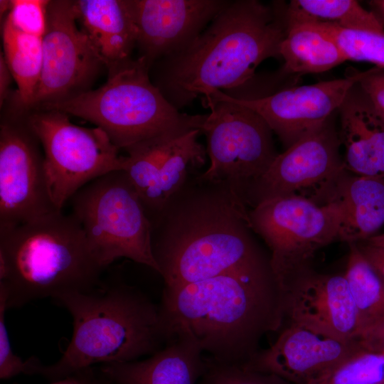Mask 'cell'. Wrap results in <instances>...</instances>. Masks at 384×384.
Here are the masks:
<instances>
[{"label":"cell","instance_id":"1","mask_svg":"<svg viewBox=\"0 0 384 384\" xmlns=\"http://www.w3.org/2000/svg\"><path fill=\"white\" fill-rule=\"evenodd\" d=\"M196 171L150 222L164 288L240 270L271 267L253 236L248 206L229 182Z\"/></svg>","mask_w":384,"mask_h":384},{"label":"cell","instance_id":"2","mask_svg":"<svg viewBox=\"0 0 384 384\" xmlns=\"http://www.w3.org/2000/svg\"><path fill=\"white\" fill-rule=\"evenodd\" d=\"M168 338L183 334L217 361L242 365L284 315L271 267L240 270L176 288L159 304Z\"/></svg>","mask_w":384,"mask_h":384},{"label":"cell","instance_id":"3","mask_svg":"<svg viewBox=\"0 0 384 384\" xmlns=\"http://www.w3.org/2000/svg\"><path fill=\"white\" fill-rule=\"evenodd\" d=\"M284 13L256 0L230 1L188 46L152 65L153 83L178 110L243 85L262 61L281 58Z\"/></svg>","mask_w":384,"mask_h":384},{"label":"cell","instance_id":"4","mask_svg":"<svg viewBox=\"0 0 384 384\" xmlns=\"http://www.w3.org/2000/svg\"><path fill=\"white\" fill-rule=\"evenodd\" d=\"M73 317L71 340L55 363L36 374L53 381L95 364L125 363L151 356L168 341L159 305L139 289L119 284L63 294L55 299Z\"/></svg>","mask_w":384,"mask_h":384},{"label":"cell","instance_id":"5","mask_svg":"<svg viewBox=\"0 0 384 384\" xmlns=\"http://www.w3.org/2000/svg\"><path fill=\"white\" fill-rule=\"evenodd\" d=\"M103 270L71 213L55 211L0 230V287L8 309L92 289Z\"/></svg>","mask_w":384,"mask_h":384},{"label":"cell","instance_id":"6","mask_svg":"<svg viewBox=\"0 0 384 384\" xmlns=\"http://www.w3.org/2000/svg\"><path fill=\"white\" fill-rule=\"evenodd\" d=\"M107 68V80L97 89L38 110H55L89 121L120 150L164 134L201 130L206 114L190 115L174 107L151 80L150 67L143 58Z\"/></svg>","mask_w":384,"mask_h":384},{"label":"cell","instance_id":"7","mask_svg":"<svg viewBox=\"0 0 384 384\" xmlns=\"http://www.w3.org/2000/svg\"><path fill=\"white\" fill-rule=\"evenodd\" d=\"M70 201L71 214L103 269L125 257L159 273L152 252L151 222L124 171L93 180Z\"/></svg>","mask_w":384,"mask_h":384},{"label":"cell","instance_id":"8","mask_svg":"<svg viewBox=\"0 0 384 384\" xmlns=\"http://www.w3.org/2000/svg\"><path fill=\"white\" fill-rule=\"evenodd\" d=\"M252 230L268 246L270 265L282 293L312 268L320 249L338 241L343 220L341 204L318 205L299 197L266 200L250 208Z\"/></svg>","mask_w":384,"mask_h":384},{"label":"cell","instance_id":"9","mask_svg":"<svg viewBox=\"0 0 384 384\" xmlns=\"http://www.w3.org/2000/svg\"><path fill=\"white\" fill-rule=\"evenodd\" d=\"M26 118L43 149L48 187L57 210L93 180L124 171L127 156L102 129L74 124L68 114L55 110H31Z\"/></svg>","mask_w":384,"mask_h":384},{"label":"cell","instance_id":"10","mask_svg":"<svg viewBox=\"0 0 384 384\" xmlns=\"http://www.w3.org/2000/svg\"><path fill=\"white\" fill-rule=\"evenodd\" d=\"M334 114L280 153L244 193L253 208L269 199L299 197L318 205L336 202L337 183L346 170Z\"/></svg>","mask_w":384,"mask_h":384},{"label":"cell","instance_id":"11","mask_svg":"<svg viewBox=\"0 0 384 384\" xmlns=\"http://www.w3.org/2000/svg\"><path fill=\"white\" fill-rule=\"evenodd\" d=\"M207 108L210 112L201 132L206 137L210 166L201 176L229 182L244 198L247 186L268 170L279 154L273 132L259 114L243 106L218 100Z\"/></svg>","mask_w":384,"mask_h":384},{"label":"cell","instance_id":"12","mask_svg":"<svg viewBox=\"0 0 384 384\" xmlns=\"http://www.w3.org/2000/svg\"><path fill=\"white\" fill-rule=\"evenodd\" d=\"M103 67L106 65L78 26L74 1H48L42 70L28 111L90 90Z\"/></svg>","mask_w":384,"mask_h":384},{"label":"cell","instance_id":"13","mask_svg":"<svg viewBox=\"0 0 384 384\" xmlns=\"http://www.w3.org/2000/svg\"><path fill=\"white\" fill-rule=\"evenodd\" d=\"M25 114L8 113L0 126V230L55 211L44 155Z\"/></svg>","mask_w":384,"mask_h":384},{"label":"cell","instance_id":"14","mask_svg":"<svg viewBox=\"0 0 384 384\" xmlns=\"http://www.w3.org/2000/svg\"><path fill=\"white\" fill-rule=\"evenodd\" d=\"M362 75L357 70L343 78L313 85L294 86L260 97H236L214 90L203 103L226 100L259 114L287 149L302 137L325 123L339 107Z\"/></svg>","mask_w":384,"mask_h":384},{"label":"cell","instance_id":"15","mask_svg":"<svg viewBox=\"0 0 384 384\" xmlns=\"http://www.w3.org/2000/svg\"><path fill=\"white\" fill-rule=\"evenodd\" d=\"M358 339L343 340L307 326L289 322L268 348L240 365L273 373L292 384H314L348 357Z\"/></svg>","mask_w":384,"mask_h":384},{"label":"cell","instance_id":"16","mask_svg":"<svg viewBox=\"0 0 384 384\" xmlns=\"http://www.w3.org/2000/svg\"><path fill=\"white\" fill-rule=\"evenodd\" d=\"M226 0H131L139 56L151 67L188 46Z\"/></svg>","mask_w":384,"mask_h":384},{"label":"cell","instance_id":"17","mask_svg":"<svg viewBox=\"0 0 384 384\" xmlns=\"http://www.w3.org/2000/svg\"><path fill=\"white\" fill-rule=\"evenodd\" d=\"M282 299L289 322L343 340L358 338V312L344 273H319L311 268L291 282Z\"/></svg>","mask_w":384,"mask_h":384},{"label":"cell","instance_id":"18","mask_svg":"<svg viewBox=\"0 0 384 384\" xmlns=\"http://www.w3.org/2000/svg\"><path fill=\"white\" fill-rule=\"evenodd\" d=\"M200 129L166 137L145 148L134 164L142 203L151 221L191 174L205 164L206 148L198 141Z\"/></svg>","mask_w":384,"mask_h":384},{"label":"cell","instance_id":"19","mask_svg":"<svg viewBox=\"0 0 384 384\" xmlns=\"http://www.w3.org/2000/svg\"><path fill=\"white\" fill-rule=\"evenodd\" d=\"M338 112L346 169L358 176L384 178V117L358 82Z\"/></svg>","mask_w":384,"mask_h":384},{"label":"cell","instance_id":"20","mask_svg":"<svg viewBox=\"0 0 384 384\" xmlns=\"http://www.w3.org/2000/svg\"><path fill=\"white\" fill-rule=\"evenodd\" d=\"M203 353L192 338L178 334L147 358L101 365L100 372L115 384H196L206 369Z\"/></svg>","mask_w":384,"mask_h":384},{"label":"cell","instance_id":"21","mask_svg":"<svg viewBox=\"0 0 384 384\" xmlns=\"http://www.w3.org/2000/svg\"><path fill=\"white\" fill-rule=\"evenodd\" d=\"M78 23L106 68L130 58L137 35L131 0L74 1Z\"/></svg>","mask_w":384,"mask_h":384},{"label":"cell","instance_id":"22","mask_svg":"<svg viewBox=\"0 0 384 384\" xmlns=\"http://www.w3.org/2000/svg\"><path fill=\"white\" fill-rule=\"evenodd\" d=\"M343 210L338 241L356 242L384 226V178L355 175L346 169L337 183L336 202Z\"/></svg>","mask_w":384,"mask_h":384},{"label":"cell","instance_id":"23","mask_svg":"<svg viewBox=\"0 0 384 384\" xmlns=\"http://www.w3.org/2000/svg\"><path fill=\"white\" fill-rule=\"evenodd\" d=\"M286 26L279 53L283 74L303 75L326 72L346 61L333 38L311 23Z\"/></svg>","mask_w":384,"mask_h":384},{"label":"cell","instance_id":"24","mask_svg":"<svg viewBox=\"0 0 384 384\" xmlns=\"http://www.w3.org/2000/svg\"><path fill=\"white\" fill-rule=\"evenodd\" d=\"M3 55L18 88L14 110L26 113L34 97L43 64V37L23 33L6 17L2 26Z\"/></svg>","mask_w":384,"mask_h":384},{"label":"cell","instance_id":"25","mask_svg":"<svg viewBox=\"0 0 384 384\" xmlns=\"http://www.w3.org/2000/svg\"><path fill=\"white\" fill-rule=\"evenodd\" d=\"M285 25L328 24L348 30L384 31L375 15L355 0H292L284 9Z\"/></svg>","mask_w":384,"mask_h":384},{"label":"cell","instance_id":"26","mask_svg":"<svg viewBox=\"0 0 384 384\" xmlns=\"http://www.w3.org/2000/svg\"><path fill=\"white\" fill-rule=\"evenodd\" d=\"M348 245L344 275L358 312L361 334L384 317V281L354 243Z\"/></svg>","mask_w":384,"mask_h":384},{"label":"cell","instance_id":"27","mask_svg":"<svg viewBox=\"0 0 384 384\" xmlns=\"http://www.w3.org/2000/svg\"><path fill=\"white\" fill-rule=\"evenodd\" d=\"M382 383H384V348H368L359 341L353 353L314 384Z\"/></svg>","mask_w":384,"mask_h":384},{"label":"cell","instance_id":"28","mask_svg":"<svg viewBox=\"0 0 384 384\" xmlns=\"http://www.w3.org/2000/svg\"><path fill=\"white\" fill-rule=\"evenodd\" d=\"M315 25L333 38L346 60L368 62L384 69V31L348 30L328 24Z\"/></svg>","mask_w":384,"mask_h":384},{"label":"cell","instance_id":"29","mask_svg":"<svg viewBox=\"0 0 384 384\" xmlns=\"http://www.w3.org/2000/svg\"><path fill=\"white\" fill-rule=\"evenodd\" d=\"M204 359L206 369L201 384H292L273 373L221 363L210 356Z\"/></svg>","mask_w":384,"mask_h":384},{"label":"cell","instance_id":"30","mask_svg":"<svg viewBox=\"0 0 384 384\" xmlns=\"http://www.w3.org/2000/svg\"><path fill=\"white\" fill-rule=\"evenodd\" d=\"M8 309L6 294L0 287V378L9 379L21 373L34 375L40 361L31 358L23 361L13 351L5 323V313Z\"/></svg>","mask_w":384,"mask_h":384},{"label":"cell","instance_id":"31","mask_svg":"<svg viewBox=\"0 0 384 384\" xmlns=\"http://www.w3.org/2000/svg\"><path fill=\"white\" fill-rule=\"evenodd\" d=\"M48 0H11L6 17L19 31L43 37L46 26Z\"/></svg>","mask_w":384,"mask_h":384},{"label":"cell","instance_id":"32","mask_svg":"<svg viewBox=\"0 0 384 384\" xmlns=\"http://www.w3.org/2000/svg\"><path fill=\"white\" fill-rule=\"evenodd\" d=\"M358 84L384 117V69L373 67L363 71Z\"/></svg>","mask_w":384,"mask_h":384},{"label":"cell","instance_id":"33","mask_svg":"<svg viewBox=\"0 0 384 384\" xmlns=\"http://www.w3.org/2000/svg\"><path fill=\"white\" fill-rule=\"evenodd\" d=\"M353 243L384 281V233H379Z\"/></svg>","mask_w":384,"mask_h":384},{"label":"cell","instance_id":"34","mask_svg":"<svg viewBox=\"0 0 384 384\" xmlns=\"http://www.w3.org/2000/svg\"><path fill=\"white\" fill-rule=\"evenodd\" d=\"M358 339L364 346L384 348V317L365 329Z\"/></svg>","mask_w":384,"mask_h":384},{"label":"cell","instance_id":"35","mask_svg":"<svg viewBox=\"0 0 384 384\" xmlns=\"http://www.w3.org/2000/svg\"><path fill=\"white\" fill-rule=\"evenodd\" d=\"M12 75L6 63L2 52L0 55V105H4L10 95L9 86L11 82Z\"/></svg>","mask_w":384,"mask_h":384},{"label":"cell","instance_id":"36","mask_svg":"<svg viewBox=\"0 0 384 384\" xmlns=\"http://www.w3.org/2000/svg\"><path fill=\"white\" fill-rule=\"evenodd\" d=\"M92 368H89L50 384H90Z\"/></svg>","mask_w":384,"mask_h":384},{"label":"cell","instance_id":"37","mask_svg":"<svg viewBox=\"0 0 384 384\" xmlns=\"http://www.w3.org/2000/svg\"><path fill=\"white\" fill-rule=\"evenodd\" d=\"M370 11L375 15L384 28V0L368 1Z\"/></svg>","mask_w":384,"mask_h":384},{"label":"cell","instance_id":"38","mask_svg":"<svg viewBox=\"0 0 384 384\" xmlns=\"http://www.w3.org/2000/svg\"><path fill=\"white\" fill-rule=\"evenodd\" d=\"M90 384H115L100 373V375H97L92 370Z\"/></svg>","mask_w":384,"mask_h":384},{"label":"cell","instance_id":"39","mask_svg":"<svg viewBox=\"0 0 384 384\" xmlns=\"http://www.w3.org/2000/svg\"><path fill=\"white\" fill-rule=\"evenodd\" d=\"M11 1L8 0H1L0 1V11L1 16L4 14L6 12H9L11 9Z\"/></svg>","mask_w":384,"mask_h":384},{"label":"cell","instance_id":"40","mask_svg":"<svg viewBox=\"0 0 384 384\" xmlns=\"http://www.w3.org/2000/svg\"><path fill=\"white\" fill-rule=\"evenodd\" d=\"M382 384H384V383H382Z\"/></svg>","mask_w":384,"mask_h":384}]
</instances>
